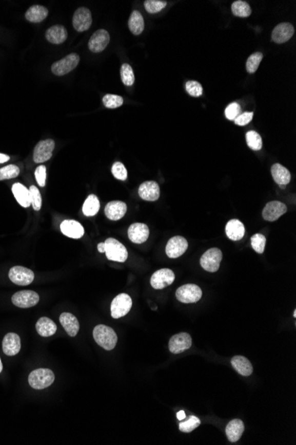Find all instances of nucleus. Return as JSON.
Returning a JSON list of instances; mask_svg holds the SVG:
<instances>
[{
	"label": "nucleus",
	"mask_w": 296,
	"mask_h": 445,
	"mask_svg": "<svg viewBox=\"0 0 296 445\" xmlns=\"http://www.w3.org/2000/svg\"><path fill=\"white\" fill-rule=\"evenodd\" d=\"M95 341L106 350L114 349L117 343V335L115 331L105 324H98L93 330Z\"/></svg>",
	"instance_id": "f257e3e1"
},
{
	"label": "nucleus",
	"mask_w": 296,
	"mask_h": 445,
	"mask_svg": "<svg viewBox=\"0 0 296 445\" xmlns=\"http://www.w3.org/2000/svg\"><path fill=\"white\" fill-rule=\"evenodd\" d=\"M54 374L49 369H37L30 373L29 384L34 390H44L51 386L54 381Z\"/></svg>",
	"instance_id": "f03ea898"
},
{
	"label": "nucleus",
	"mask_w": 296,
	"mask_h": 445,
	"mask_svg": "<svg viewBox=\"0 0 296 445\" xmlns=\"http://www.w3.org/2000/svg\"><path fill=\"white\" fill-rule=\"evenodd\" d=\"M105 244V253L109 261L117 262H125L128 259V251L126 247L114 238H108Z\"/></svg>",
	"instance_id": "7ed1b4c3"
},
{
	"label": "nucleus",
	"mask_w": 296,
	"mask_h": 445,
	"mask_svg": "<svg viewBox=\"0 0 296 445\" xmlns=\"http://www.w3.org/2000/svg\"><path fill=\"white\" fill-rule=\"evenodd\" d=\"M132 307V300L126 293H120L111 303V316L114 319L123 318L130 312Z\"/></svg>",
	"instance_id": "20e7f679"
},
{
	"label": "nucleus",
	"mask_w": 296,
	"mask_h": 445,
	"mask_svg": "<svg viewBox=\"0 0 296 445\" xmlns=\"http://www.w3.org/2000/svg\"><path fill=\"white\" fill-rule=\"evenodd\" d=\"M223 259L221 250L218 248H211L203 253L201 258V266L206 271L215 273L220 268V263Z\"/></svg>",
	"instance_id": "39448f33"
},
{
	"label": "nucleus",
	"mask_w": 296,
	"mask_h": 445,
	"mask_svg": "<svg viewBox=\"0 0 296 445\" xmlns=\"http://www.w3.org/2000/svg\"><path fill=\"white\" fill-rule=\"evenodd\" d=\"M176 297L182 303H196L202 299V289L192 284L182 285L176 290Z\"/></svg>",
	"instance_id": "423d86ee"
},
{
	"label": "nucleus",
	"mask_w": 296,
	"mask_h": 445,
	"mask_svg": "<svg viewBox=\"0 0 296 445\" xmlns=\"http://www.w3.org/2000/svg\"><path fill=\"white\" fill-rule=\"evenodd\" d=\"M80 62L78 54L71 53L66 56L63 59L54 62L52 65V71L56 76H64L71 72L76 68Z\"/></svg>",
	"instance_id": "0eeeda50"
},
{
	"label": "nucleus",
	"mask_w": 296,
	"mask_h": 445,
	"mask_svg": "<svg viewBox=\"0 0 296 445\" xmlns=\"http://www.w3.org/2000/svg\"><path fill=\"white\" fill-rule=\"evenodd\" d=\"M55 147V142L52 139L41 141L36 145L33 153V160L35 163L41 164L49 160L52 157V151Z\"/></svg>",
	"instance_id": "6e6552de"
},
{
	"label": "nucleus",
	"mask_w": 296,
	"mask_h": 445,
	"mask_svg": "<svg viewBox=\"0 0 296 445\" xmlns=\"http://www.w3.org/2000/svg\"><path fill=\"white\" fill-rule=\"evenodd\" d=\"M40 301V295L33 291H21L14 293L12 297L13 305L21 308H32Z\"/></svg>",
	"instance_id": "1a4fd4ad"
},
{
	"label": "nucleus",
	"mask_w": 296,
	"mask_h": 445,
	"mask_svg": "<svg viewBox=\"0 0 296 445\" xmlns=\"http://www.w3.org/2000/svg\"><path fill=\"white\" fill-rule=\"evenodd\" d=\"M9 279L13 284L17 285H29L32 283L35 279V275L32 270L22 267V266H15L9 270Z\"/></svg>",
	"instance_id": "9d476101"
},
{
	"label": "nucleus",
	"mask_w": 296,
	"mask_h": 445,
	"mask_svg": "<svg viewBox=\"0 0 296 445\" xmlns=\"http://www.w3.org/2000/svg\"><path fill=\"white\" fill-rule=\"evenodd\" d=\"M188 248V242L185 237L173 236L169 239L166 246V254L170 259H176L182 256Z\"/></svg>",
	"instance_id": "9b49d317"
},
{
	"label": "nucleus",
	"mask_w": 296,
	"mask_h": 445,
	"mask_svg": "<svg viewBox=\"0 0 296 445\" xmlns=\"http://www.w3.org/2000/svg\"><path fill=\"white\" fill-rule=\"evenodd\" d=\"M174 280L175 274L171 269H162L153 273L150 283L153 289L162 290L171 285Z\"/></svg>",
	"instance_id": "f8f14e48"
},
{
	"label": "nucleus",
	"mask_w": 296,
	"mask_h": 445,
	"mask_svg": "<svg viewBox=\"0 0 296 445\" xmlns=\"http://www.w3.org/2000/svg\"><path fill=\"white\" fill-rule=\"evenodd\" d=\"M92 23L91 11L86 7H80L73 15V26L78 32L89 30Z\"/></svg>",
	"instance_id": "ddd939ff"
},
{
	"label": "nucleus",
	"mask_w": 296,
	"mask_h": 445,
	"mask_svg": "<svg viewBox=\"0 0 296 445\" xmlns=\"http://www.w3.org/2000/svg\"><path fill=\"white\" fill-rule=\"evenodd\" d=\"M192 340L190 334L180 332L170 338L169 349L172 354L182 353L192 347Z\"/></svg>",
	"instance_id": "4468645a"
},
{
	"label": "nucleus",
	"mask_w": 296,
	"mask_h": 445,
	"mask_svg": "<svg viewBox=\"0 0 296 445\" xmlns=\"http://www.w3.org/2000/svg\"><path fill=\"white\" fill-rule=\"evenodd\" d=\"M109 42H110V36L107 30H97L92 34V36L89 40V49L95 53L101 52L106 49Z\"/></svg>",
	"instance_id": "2eb2a0df"
},
{
	"label": "nucleus",
	"mask_w": 296,
	"mask_h": 445,
	"mask_svg": "<svg viewBox=\"0 0 296 445\" xmlns=\"http://www.w3.org/2000/svg\"><path fill=\"white\" fill-rule=\"evenodd\" d=\"M286 211L287 207L285 203L280 201H271L263 210V218L267 221H275L284 215Z\"/></svg>",
	"instance_id": "dca6fc26"
},
{
	"label": "nucleus",
	"mask_w": 296,
	"mask_h": 445,
	"mask_svg": "<svg viewBox=\"0 0 296 445\" xmlns=\"http://www.w3.org/2000/svg\"><path fill=\"white\" fill-rule=\"evenodd\" d=\"M149 235V228L144 223H133L128 229V236L134 244H143L148 239Z\"/></svg>",
	"instance_id": "f3484780"
},
{
	"label": "nucleus",
	"mask_w": 296,
	"mask_h": 445,
	"mask_svg": "<svg viewBox=\"0 0 296 445\" xmlns=\"http://www.w3.org/2000/svg\"><path fill=\"white\" fill-rule=\"evenodd\" d=\"M293 34H294V28L291 23H280L272 30L271 40L277 44H283L291 40Z\"/></svg>",
	"instance_id": "a211bd4d"
},
{
	"label": "nucleus",
	"mask_w": 296,
	"mask_h": 445,
	"mask_svg": "<svg viewBox=\"0 0 296 445\" xmlns=\"http://www.w3.org/2000/svg\"><path fill=\"white\" fill-rule=\"evenodd\" d=\"M139 195L142 199L146 201H156L160 197L159 185L153 180L145 181L139 188Z\"/></svg>",
	"instance_id": "6ab92c4d"
},
{
	"label": "nucleus",
	"mask_w": 296,
	"mask_h": 445,
	"mask_svg": "<svg viewBox=\"0 0 296 445\" xmlns=\"http://www.w3.org/2000/svg\"><path fill=\"white\" fill-rule=\"evenodd\" d=\"M62 234L70 238L78 239L85 235V229L81 224L74 219H65L61 224Z\"/></svg>",
	"instance_id": "aec40b11"
},
{
	"label": "nucleus",
	"mask_w": 296,
	"mask_h": 445,
	"mask_svg": "<svg viewBox=\"0 0 296 445\" xmlns=\"http://www.w3.org/2000/svg\"><path fill=\"white\" fill-rule=\"evenodd\" d=\"M127 212V205L122 201H111L105 207V214L111 220H119Z\"/></svg>",
	"instance_id": "412c9836"
},
{
	"label": "nucleus",
	"mask_w": 296,
	"mask_h": 445,
	"mask_svg": "<svg viewBox=\"0 0 296 445\" xmlns=\"http://www.w3.org/2000/svg\"><path fill=\"white\" fill-rule=\"evenodd\" d=\"M4 353L8 357H13L21 350V339L16 333L10 332L4 338L2 342Z\"/></svg>",
	"instance_id": "4be33fe9"
},
{
	"label": "nucleus",
	"mask_w": 296,
	"mask_h": 445,
	"mask_svg": "<svg viewBox=\"0 0 296 445\" xmlns=\"http://www.w3.org/2000/svg\"><path fill=\"white\" fill-rule=\"evenodd\" d=\"M60 322L62 324V327L64 328L66 332L69 334L70 337H75L78 333L79 322L77 318L74 314L70 313H62L60 317Z\"/></svg>",
	"instance_id": "5701e85b"
},
{
	"label": "nucleus",
	"mask_w": 296,
	"mask_h": 445,
	"mask_svg": "<svg viewBox=\"0 0 296 445\" xmlns=\"http://www.w3.org/2000/svg\"><path fill=\"white\" fill-rule=\"evenodd\" d=\"M225 233L228 237L232 241H239L243 238L245 235V227L239 219H231L225 227Z\"/></svg>",
	"instance_id": "b1692460"
},
{
	"label": "nucleus",
	"mask_w": 296,
	"mask_h": 445,
	"mask_svg": "<svg viewBox=\"0 0 296 445\" xmlns=\"http://www.w3.org/2000/svg\"><path fill=\"white\" fill-rule=\"evenodd\" d=\"M46 40L54 45H61L68 39V31L62 25H54L46 30Z\"/></svg>",
	"instance_id": "393cba45"
},
{
	"label": "nucleus",
	"mask_w": 296,
	"mask_h": 445,
	"mask_svg": "<svg viewBox=\"0 0 296 445\" xmlns=\"http://www.w3.org/2000/svg\"><path fill=\"white\" fill-rule=\"evenodd\" d=\"M244 423L241 419H232L229 422L225 433L227 435V438L231 442H236L241 439V435L244 432Z\"/></svg>",
	"instance_id": "a878e982"
},
{
	"label": "nucleus",
	"mask_w": 296,
	"mask_h": 445,
	"mask_svg": "<svg viewBox=\"0 0 296 445\" xmlns=\"http://www.w3.org/2000/svg\"><path fill=\"white\" fill-rule=\"evenodd\" d=\"M231 363L233 369L242 376H250L253 373L252 363L246 357L236 356V357L231 358Z\"/></svg>",
	"instance_id": "bb28decb"
},
{
	"label": "nucleus",
	"mask_w": 296,
	"mask_h": 445,
	"mask_svg": "<svg viewBox=\"0 0 296 445\" xmlns=\"http://www.w3.org/2000/svg\"><path fill=\"white\" fill-rule=\"evenodd\" d=\"M13 196L17 200V202L20 203L23 207H30L31 205L30 201V190L26 187L21 183H14L12 188Z\"/></svg>",
	"instance_id": "cd10ccee"
},
{
	"label": "nucleus",
	"mask_w": 296,
	"mask_h": 445,
	"mask_svg": "<svg viewBox=\"0 0 296 445\" xmlns=\"http://www.w3.org/2000/svg\"><path fill=\"white\" fill-rule=\"evenodd\" d=\"M37 333L42 337H50L56 333L57 326L55 323L48 318H41L36 324Z\"/></svg>",
	"instance_id": "c85d7f7f"
},
{
	"label": "nucleus",
	"mask_w": 296,
	"mask_h": 445,
	"mask_svg": "<svg viewBox=\"0 0 296 445\" xmlns=\"http://www.w3.org/2000/svg\"><path fill=\"white\" fill-rule=\"evenodd\" d=\"M271 175L274 181L279 185H287L291 180V173L286 167L280 164H274L271 166Z\"/></svg>",
	"instance_id": "c756f323"
},
{
	"label": "nucleus",
	"mask_w": 296,
	"mask_h": 445,
	"mask_svg": "<svg viewBox=\"0 0 296 445\" xmlns=\"http://www.w3.org/2000/svg\"><path fill=\"white\" fill-rule=\"evenodd\" d=\"M48 13L49 12L46 7L36 5V6H32L28 9L26 13H25V18H26L27 21H29L30 23H41L47 17Z\"/></svg>",
	"instance_id": "7c9ffc66"
},
{
	"label": "nucleus",
	"mask_w": 296,
	"mask_h": 445,
	"mask_svg": "<svg viewBox=\"0 0 296 445\" xmlns=\"http://www.w3.org/2000/svg\"><path fill=\"white\" fill-rule=\"evenodd\" d=\"M101 208V203L100 200L96 195H89V197L86 198V200L83 206V213L85 216H94L98 213Z\"/></svg>",
	"instance_id": "2f4dec72"
},
{
	"label": "nucleus",
	"mask_w": 296,
	"mask_h": 445,
	"mask_svg": "<svg viewBox=\"0 0 296 445\" xmlns=\"http://www.w3.org/2000/svg\"><path fill=\"white\" fill-rule=\"evenodd\" d=\"M128 24H129V28H130L131 33L136 36L143 32L144 29H145L143 16L139 11H133L131 13Z\"/></svg>",
	"instance_id": "473e14b6"
},
{
	"label": "nucleus",
	"mask_w": 296,
	"mask_h": 445,
	"mask_svg": "<svg viewBox=\"0 0 296 445\" xmlns=\"http://www.w3.org/2000/svg\"><path fill=\"white\" fill-rule=\"evenodd\" d=\"M231 12L235 16L241 17V18H247L252 13L251 7L248 3L241 0L235 1L231 5Z\"/></svg>",
	"instance_id": "72a5a7b5"
},
{
	"label": "nucleus",
	"mask_w": 296,
	"mask_h": 445,
	"mask_svg": "<svg viewBox=\"0 0 296 445\" xmlns=\"http://www.w3.org/2000/svg\"><path fill=\"white\" fill-rule=\"evenodd\" d=\"M247 146L254 151H261L263 147V140L261 135L255 131L247 132L246 134Z\"/></svg>",
	"instance_id": "f704fd0d"
},
{
	"label": "nucleus",
	"mask_w": 296,
	"mask_h": 445,
	"mask_svg": "<svg viewBox=\"0 0 296 445\" xmlns=\"http://www.w3.org/2000/svg\"><path fill=\"white\" fill-rule=\"evenodd\" d=\"M263 58H264V54L260 52H254L253 54H251L247 58V63H246V69H247V72L249 74H254L260 65Z\"/></svg>",
	"instance_id": "c9c22d12"
},
{
	"label": "nucleus",
	"mask_w": 296,
	"mask_h": 445,
	"mask_svg": "<svg viewBox=\"0 0 296 445\" xmlns=\"http://www.w3.org/2000/svg\"><path fill=\"white\" fill-rule=\"evenodd\" d=\"M121 78L124 85L127 86H131L135 82V76H134L133 69L128 63H124L121 67Z\"/></svg>",
	"instance_id": "e433bc0d"
},
{
	"label": "nucleus",
	"mask_w": 296,
	"mask_h": 445,
	"mask_svg": "<svg viewBox=\"0 0 296 445\" xmlns=\"http://www.w3.org/2000/svg\"><path fill=\"white\" fill-rule=\"evenodd\" d=\"M20 174L19 167L14 164H9L7 166L0 168V180H9L18 176Z\"/></svg>",
	"instance_id": "4c0bfd02"
},
{
	"label": "nucleus",
	"mask_w": 296,
	"mask_h": 445,
	"mask_svg": "<svg viewBox=\"0 0 296 445\" xmlns=\"http://www.w3.org/2000/svg\"><path fill=\"white\" fill-rule=\"evenodd\" d=\"M201 425V420L195 417L191 416L186 421L179 424V430L183 433H191Z\"/></svg>",
	"instance_id": "58836bf2"
},
{
	"label": "nucleus",
	"mask_w": 296,
	"mask_h": 445,
	"mask_svg": "<svg viewBox=\"0 0 296 445\" xmlns=\"http://www.w3.org/2000/svg\"><path fill=\"white\" fill-rule=\"evenodd\" d=\"M144 6L148 13H156L166 7L167 2L161 0H147L144 2Z\"/></svg>",
	"instance_id": "ea45409f"
},
{
	"label": "nucleus",
	"mask_w": 296,
	"mask_h": 445,
	"mask_svg": "<svg viewBox=\"0 0 296 445\" xmlns=\"http://www.w3.org/2000/svg\"><path fill=\"white\" fill-rule=\"evenodd\" d=\"M102 102L106 108H116L124 104V99L119 95H106Z\"/></svg>",
	"instance_id": "a19ab883"
},
{
	"label": "nucleus",
	"mask_w": 296,
	"mask_h": 445,
	"mask_svg": "<svg viewBox=\"0 0 296 445\" xmlns=\"http://www.w3.org/2000/svg\"><path fill=\"white\" fill-rule=\"evenodd\" d=\"M266 245V237L262 234H255L251 237V246L257 253H264Z\"/></svg>",
	"instance_id": "79ce46f5"
},
{
	"label": "nucleus",
	"mask_w": 296,
	"mask_h": 445,
	"mask_svg": "<svg viewBox=\"0 0 296 445\" xmlns=\"http://www.w3.org/2000/svg\"><path fill=\"white\" fill-rule=\"evenodd\" d=\"M30 201L32 203L33 208L35 211H40L42 206V198L41 194L38 189L36 186H30Z\"/></svg>",
	"instance_id": "37998d69"
},
{
	"label": "nucleus",
	"mask_w": 296,
	"mask_h": 445,
	"mask_svg": "<svg viewBox=\"0 0 296 445\" xmlns=\"http://www.w3.org/2000/svg\"><path fill=\"white\" fill-rule=\"evenodd\" d=\"M186 92H188L189 95H191L192 97H200L203 92L202 85L194 80L187 81L186 84Z\"/></svg>",
	"instance_id": "c03bdc74"
},
{
	"label": "nucleus",
	"mask_w": 296,
	"mask_h": 445,
	"mask_svg": "<svg viewBox=\"0 0 296 445\" xmlns=\"http://www.w3.org/2000/svg\"><path fill=\"white\" fill-rule=\"evenodd\" d=\"M112 174L117 180H125L127 179L128 172L124 164L121 162H115L112 166Z\"/></svg>",
	"instance_id": "a18cd8bd"
},
{
	"label": "nucleus",
	"mask_w": 296,
	"mask_h": 445,
	"mask_svg": "<svg viewBox=\"0 0 296 445\" xmlns=\"http://www.w3.org/2000/svg\"><path fill=\"white\" fill-rule=\"evenodd\" d=\"M241 105L238 104L237 102H231V104L228 105L225 108V117L229 120L234 121L235 118L241 114Z\"/></svg>",
	"instance_id": "49530a36"
},
{
	"label": "nucleus",
	"mask_w": 296,
	"mask_h": 445,
	"mask_svg": "<svg viewBox=\"0 0 296 445\" xmlns=\"http://www.w3.org/2000/svg\"><path fill=\"white\" fill-rule=\"evenodd\" d=\"M35 177L36 181L40 187L46 186V167L45 165H40L35 171Z\"/></svg>",
	"instance_id": "de8ad7c7"
},
{
	"label": "nucleus",
	"mask_w": 296,
	"mask_h": 445,
	"mask_svg": "<svg viewBox=\"0 0 296 445\" xmlns=\"http://www.w3.org/2000/svg\"><path fill=\"white\" fill-rule=\"evenodd\" d=\"M253 116H254L253 112H244L242 114L239 115L237 118H235L234 123L237 125L244 126V125L252 121Z\"/></svg>",
	"instance_id": "09e8293b"
},
{
	"label": "nucleus",
	"mask_w": 296,
	"mask_h": 445,
	"mask_svg": "<svg viewBox=\"0 0 296 445\" xmlns=\"http://www.w3.org/2000/svg\"><path fill=\"white\" fill-rule=\"evenodd\" d=\"M9 159H10V157H9V156L0 153V164L6 163V162H7Z\"/></svg>",
	"instance_id": "8fccbe9b"
},
{
	"label": "nucleus",
	"mask_w": 296,
	"mask_h": 445,
	"mask_svg": "<svg viewBox=\"0 0 296 445\" xmlns=\"http://www.w3.org/2000/svg\"><path fill=\"white\" fill-rule=\"evenodd\" d=\"M176 417H177V419H179L180 421H182V420L186 419V413H185L184 411H180V412L176 413Z\"/></svg>",
	"instance_id": "3c124183"
},
{
	"label": "nucleus",
	"mask_w": 296,
	"mask_h": 445,
	"mask_svg": "<svg viewBox=\"0 0 296 445\" xmlns=\"http://www.w3.org/2000/svg\"><path fill=\"white\" fill-rule=\"evenodd\" d=\"M98 252H101V253H102V252H105V244H104V243H100V244H98Z\"/></svg>",
	"instance_id": "603ef678"
},
{
	"label": "nucleus",
	"mask_w": 296,
	"mask_h": 445,
	"mask_svg": "<svg viewBox=\"0 0 296 445\" xmlns=\"http://www.w3.org/2000/svg\"><path fill=\"white\" fill-rule=\"evenodd\" d=\"M3 370V365H2V362H1V359H0V373L2 372Z\"/></svg>",
	"instance_id": "864d4df0"
},
{
	"label": "nucleus",
	"mask_w": 296,
	"mask_h": 445,
	"mask_svg": "<svg viewBox=\"0 0 296 445\" xmlns=\"http://www.w3.org/2000/svg\"><path fill=\"white\" fill-rule=\"evenodd\" d=\"M280 187L281 189H286V185H280Z\"/></svg>",
	"instance_id": "5fc2aeb1"
},
{
	"label": "nucleus",
	"mask_w": 296,
	"mask_h": 445,
	"mask_svg": "<svg viewBox=\"0 0 296 445\" xmlns=\"http://www.w3.org/2000/svg\"><path fill=\"white\" fill-rule=\"evenodd\" d=\"M293 317H294V318L296 317V310H294V312H293Z\"/></svg>",
	"instance_id": "6e6d98bb"
}]
</instances>
